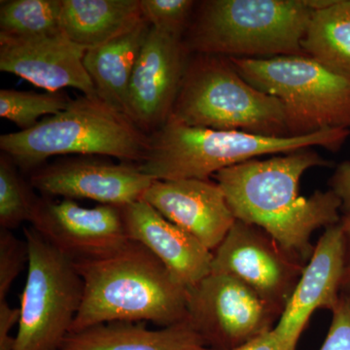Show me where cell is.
Here are the masks:
<instances>
[{
	"instance_id": "obj_3",
	"label": "cell",
	"mask_w": 350,
	"mask_h": 350,
	"mask_svg": "<svg viewBox=\"0 0 350 350\" xmlns=\"http://www.w3.org/2000/svg\"><path fill=\"white\" fill-rule=\"evenodd\" d=\"M310 0L197 2L183 42L190 54L239 59L306 56Z\"/></svg>"
},
{
	"instance_id": "obj_23",
	"label": "cell",
	"mask_w": 350,
	"mask_h": 350,
	"mask_svg": "<svg viewBox=\"0 0 350 350\" xmlns=\"http://www.w3.org/2000/svg\"><path fill=\"white\" fill-rule=\"evenodd\" d=\"M39 198L31 182L25 181L16 163L5 154L0 156V229L12 230L31 223Z\"/></svg>"
},
{
	"instance_id": "obj_9",
	"label": "cell",
	"mask_w": 350,
	"mask_h": 350,
	"mask_svg": "<svg viewBox=\"0 0 350 350\" xmlns=\"http://www.w3.org/2000/svg\"><path fill=\"white\" fill-rule=\"evenodd\" d=\"M282 310L226 273H211L187 290V319L208 349L230 350L273 330Z\"/></svg>"
},
{
	"instance_id": "obj_4",
	"label": "cell",
	"mask_w": 350,
	"mask_h": 350,
	"mask_svg": "<svg viewBox=\"0 0 350 350\" xmlns=\"http://www.w3.org/2000/svg\"><path fill=\"white\" fill-rule=\"evenodd\" d=\"M347 129H329L298 137H269L243 131L184 125L170 118L149 135L139 169L154 180L211 179L220 170L264 156L321 147L337 152L349 137Z\"/></svg>"
},
{
	"instance_id": "obj_14",
	"label": "cell",
	"mask_w": 350,
	"mask_h": 350,
	"mask_svg": "<svg viewBox=\"0 0 350 350\" xmlns=\"http://www.w3.org/2000/svg\"><path fill=\"white\" fill-rule=\"evenodd\" d=\"M345 251L342 223L327 228L273 328L285 349L296 350L299 338L315 310L325 308L332 312L340 304Z\"/></svg>"
},
{
	"instance_id": "obj_8",
	"label": "cell",
	"mask_w": 350,
	"mask_h": 350,
	"mask_svg": "<svg viewBox=\"0 0 350 350\" xmlns=\"http://www.w3.org/2000/svg\"><path fill=\"white\" fill-rule=\"evenodd\" d=\"M24 234L29 264L13 350H59L81 306L84 282L75 264L33 228Z\"/></svg>"
},
{
	"instance_id": "obj_10",
	"label": "cell",
	"mask_w": 350,
	"mask_h": 350,
	"mask_svg": "<svg viewBox=\"0 0 350 350\" xmlns=\"http://www.w3.org/2000/svg\"><path fill=\"white\" fill-rule=\"evenodd\" d=\"M306 266L262 228L237 220L213 251L211 273L234 276L283 312Z\"/></svg>"
},
{
	"instance_id": "obj_12",
	"label": "cell",
	"mask_w": 350,
	"mask_h": 350,
	"mask_svg": "<svg viewBox=\"0 0 350 350\" xmlns=\"http://www.w3.org/2000/svg\"><path fill=\"white\" fill-rule=\"evenodd\" d=\"M190 56L183 39L151 27L138 55L126 98V115L147 135L170 119Z\"/></svg>"
},
{
	"instance_id": "obj_27",
	"label": "cell",
	"mask_w": 350,
	"mask_h": 350,
	"mask_svg": "<svg viewBox=\"0 0 350 350\" xmlns=\"http://www.w3.org/2000/svg\"><path fill=\"white\" fill-rule=\"evenodd\" d=\"M320 350H350V303L340 298L332 312L328 335Z\"/></svg>"
},
{
	"instance_id": "obj_22",
	"label": "cell",
	"mask_w": 350,
	"mask_h": 350,
	"mask_svg": "<svg viewBox=\"0 0 350 350\" xmlns=\"http://www.w3.org/2000/svg\"><path fill=\"white\" fill-rule=\"evenodd\" d=\"M62 0H8L0 4V43L22 42L62 33Z\"/></svg>"
},
{
	"instance_id": "obj_20",
	"label": "cell",
	"mask_w": 350,
	"mask_h": 350,
	"mask_svg": "<svg viewBox=\"0 0 350 350\" xmlns=\"http://www.w3.org/2000/svg\"><path fill=\"white\" fill-rule=\"evenodd\" d=\"M150 29L144 19L120 38L88 50L84 57L85 68L98 98L126 115L131 75Z\"/></svg>"
},
{
	"instance_id": "obj_30",
	"label": "cell",
	"mask_w": 350,
	"mask_h": 350,
	"mask_svg": "<svg viewBox=\"0 0 350 350\" xmlns=\"http://www.w3.org/2000/svg\"><path fill=\"white\" fill-rule=\"evenodd\" d=\"M230 350H286L273 330L266 332L243 345Z\"/></svg>"
},
{
	"instance_id": "obj_2",
	"label": "cell",
	"mask_w": 350,
	"mask_h": 350,
	"mask_svg": "<svg viewBox=\"0 0 350 350\" xmlns=\"http://www.w3.org/2000/svg\"><path fill=\"white\" fill-rule=\"evenodd\" d=\"M84 295L70 333L109 322H152L161 327L187 319V289L142 244L103 259L73 262Z\"/></svg>"
},
{
	"instance_id": "obj_31",
	"label": "cell",
	"mask_w": 350,
	"mask_h": 350,
	"mask_svg": "<svg viewBox=\"0 0 350 350\" xmlns=\"http://www.w3.org/2000/svg\"><path fill=\"white\" fill-rule=\"evenodd\" d=\"M342 228H344L345 239V269L344 280H342V289H340V298L349 301L350 303V213L342 216Z\"/></svg>"
},
{
	"instance_id": "obj_24",
	"label": "cell",
	"mask_w": 350,
	"mask_h": 350,
	"mask_svg": "<svg viewBox=\"0 0 350 350\" xmlns=\"http://www.w3.org/2000/svg\"><path fill=\"white\" fill-rule=\"evenodd\" d=\"M71 100L63 92L38 94L2 89L0 91V116L12 122L20 131H27L38 125L40 117L54 116L64 111Z\"/></svg>"
},
{
	"instance_id": "obj_6",
	"label": "cell",
	"mask_w": 350,
	"mask_h": 350,
	"mask_svg": "<svg viewBox=\"0 0 350 350\" xmlns=\"http://www.w3.org/2000/svg\"><path fill=\"white\" fill-rule=\"evenodd\" d=\"M170 118L196 128L291 137L282 101L246 81L227 57L191 54Z\"/></svg>"
},
{
	"instance_id": "obj_28",
	"label": "cell",
	"mask_w": 350,
	"mask_h": 350,
	"mask_svg": "<svg viewBox=\"0 0 350 350\" xmlns=\"http://www.w3.org/2000/svg\"><path fill=\"white\" fill-rule=\"evenodd\" d=\"M20 308H12L5 300H0V350H13L15 337L10 335L14 326L19 324Z\"/></svg>"
},
{
	"instance_id": "obj_11",
	"label": "cell",
	"mask_w": 350,
	"mask_h": 350,
	"mask_svg": "<svg viewBox=\"0 0 350 350\" xmlns=\"http://www.w3.org/2000/svg\"><path fill=\"white\" fill-rule=\"evenodd\" d=\"M31 227L72 262L115 254L131 243L122 207L100 204L88 208L73 200L39 198Z\"/></svg>"
},
{
	"instance_id": "obj_15",
	"label": "cell",
	"mask_w": 350,
	"mask_h": 350,
	"mask_svg": "<svg viewBox=\"0 0 350 350\" xmlns=\"http://www.w3.org/2000/svg\"><path fill=\"white\" fill-rule=\"evenodd\" d=\"M142 200L211 252L237 221L222 189L211 179L154 180Z\"/></svg>"
},
{
	"instance_id": "obj_5",
	"label": "cell",
	"mask_w": 350,
	"mask_h": 350,
	"mask_svg": "<svg viewBox=\"0 0 350 350\" xmlns=\"http://www.w3.org/2000/svg\"><path fill=\"white\" fill-rule=\"evenodd\" d=\"M148 145L149 135L125 113L98 96L85 94L33 128L0 137L2 153L20 169L31 172L51 157L70 154L111 157L121 163L139 165Z\"/></svg>"
},
{
	"instance_id": "obj_1",
	"label": "cell",
	"mask_w": 350,
	"mask_h": 350,
	"mask_svg": "<svg viewBox=\"0 0 350 350\" xmlns=\"http://www.w3.org/2000/svg\"><path fill=\"white\" fill-rule=\"evenodd\" d=\"M331 165L314 149L305 148L253 159L220 170L213 177L237 220L262 228L308 264L315 247L313 232L338 224L342 204L331 189L301 197L300 181L306 170Z\"/></svg>"
},
{
	"instance_id": "obj_18",
	"label": "cell",
	"mask_w": 350,
	"mask_h": 350,
	"mask_svg": "<svg viewBox=\"0 0 350 350\" xmlns=\"http://www.w3.org/2000/svg\"><path fill=\"white\" fill-rule=\"evenodd\" d=\"M59 350H213L188 319L151 330L145 322H109L69 334Z\"/></svg>"
},
{
	"instance_id": "obj_25",
	"label": "cell",
	"mask_w": 350,
	"mask_h": 350,
	"mask_svg": "<svg viewBox=\"0 0 350 350\" xmlns=\"http://www.w3.org/2000/svg\"><path fill=\"white\" fill-rule=\"evenodd\" d=\"M198 1L140 0L142 16L154 29L183 39Z\"/></svg>"
},
{
	"instance_id": "obj_19",
	"label": "cell",
	"mask_w": 350,
	"mask_h": 350,
	"mask_svg": "<svg viewBox=\"0 0 350 350\" xmlns=\"http://www.w3.org/2000/svg\"><path fill=\"white\" fill-rule=\"evenodd\" d=\"M140 0H62L61 32L88 49L100 47L142 20Z\"/></svg>"
},
{
	"instance_id": "obj_21",
	"label": "cell",
	"mask_w": 350,
	"mask_h": 350,
	"mask_svg": "<svg viewBox=\"0 0 350 350\" xmlns=\"http://www.w3.org/2000/svg\"><path fill=\"white\" fill-rule=\"evenodd\" d=\"M306 56L350 80V0L314 10L301 40Z\"/></svg>"
},
{
	"instance_id": "obj_7",
	"label": "cell",
	"mask_w": 350,
	"mask_h": 350,
	"mask_svg": "<svg viewBox=\"0 0 350 350\" xmlns=\"http://www.w3.org/2000/svg\"><path fill=\"white\" fill-rule=\"evenodd\" d=\"M244 79L282 101L291 137L350 131V80L308 56L230 57Z\"/></svg>"
},
{
	"instance_id": "obj_29",
	"label": "cell",
	"mask_w": 350,
	"mask_h": 350,
	"mask_svg": "<svg viewBox=\"0 0 350 350\" xmlns=\"http://www.w3.org/2000/svg\"><path fill=\"white\" fill-rule=\"evenodd\" d=\"M329 186L342 200V214L350 213V162L338 165L332 175Z\"/></svg>"
},
{
	"instance_id": "obj_16",
	"label": "cell",
	"mask_w": 350,
	"mask_h": 350,
	"mask_svg": "<svg viewBox=\"0 0 350 350\" xmlns=\"http://www.w3.org/2000/svg\"><path fill=\"white\" fill-rule=\"evenodd\" d=\"M89 50L63 33L22 42L0 43V70L27 80L48 92L75 88L98 96L84 66Z\"/></svg>"
},
{
	"instance_id": "obj_17",
	"label": "cell",
	"mask_w": 350,
	"mask_h": 350,
	"mask_svg": "<svg viewBox=\"0 0 350 350\" xmlns=\"http://www.w3.org/2000/svg\"><path fill=\"white\" fill-rule=\"evenodd\" d=\"M131 241L145 246L185 289L213 269V252L159 213L145 200L122 207Z\"/></svg>"
},
{
	"instance_id": "obj_13",
	"label": "cell",
	"mask_w": 350,
	"mask_h": 350,
	"mask_svg": "<svg viewBox=\"0 0 350 350\" xmlns=\"http://www.w3.org/2000/svg\"><path fill=\"white\" fill-rule=\"evenodd\" d=\"M32 187L45 196L94 200L124 207L142 200L154 179L137 163H115L81 157L40 167L29 176Z\"/></svg>"
},
{
	"instance_id": "obj_26",
	"label": "cell",
	"mask_w": 350,
	"mask_h": 350,
	"mask_svg": "<svg viewBox=\"0 0 350 350\" xmlns=\"http://www.w3.org/2000/svg\"><path fill=\"white\" fill-rule=\"evenodd\" d=\"M29 264V247L10 230L0 229V300H5L13 282Z\"/></svg>"
}]
</instances>
